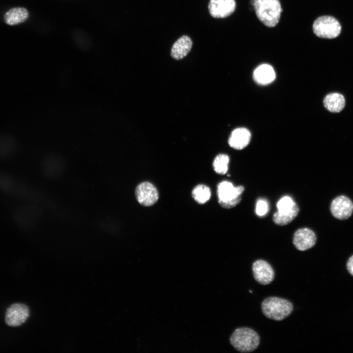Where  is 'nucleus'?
I'll use <instances>...</instances> for the list:
<instances>
[{
    "instance_id": "f257e3e1",
    "label": "nucleus",
    "mask_w": 353,
    "mask_h": 353,
    "mask_svg": "<svg viewBox=\"0 0 353 353\" xmlns=\"http://www.w3.org/2000/svg\"><path fill=\"white\" fill-rule=\"evenodd\" d=\"M256 15L265 26L273 27L278 23L282 11L279 0H251Z\"/></svg>"
},
{
    "instance_id": "9b49d317",
    "label": "nucleus",
    "mask_w": 353,
    "mask_h": 353,
    "mask_svg": "<svg viewBox=\"0 0 353 353\" xmlns=\"http://www.w3.org/2000/svg\"><path fill=\"white\" fill-rule=\"evenodd\" d=\"M235 0H210L208 10L210 15L215 18H224L235 11Z\"/></svg>"
},
{
    "instance_id": "4468645a",
    "label": "nucleus",
    "mask_w": 353,
    "mask_h": 353,
    "mask_svg": "<svg viewBox=\"0 0 353 353\" xmlns=\"http://www.w3.org/2000/svg\"><path fill=\"white\" fill-rule=\"evenodd\" d=\"M192 44V41L189 37L186 35L181 36L173 45L171 52V56L176 60L182 59L190 51Z\"/></svg>"
},
{
    "instance_id": "dca6fc26",
    "label": "nucleus",
    "mask_w": 353,
    "mask_h": 353,
    "mask_svg": "<svg viewBox=\"0 0 353 353\" xmlns=\"http://www.w3.org/2000/svg\"><path fill=\"white\" fill-rule=\"evenodd\" d=\"M28 18V12L24 7H14L7 11L4 15L6 24L15 25L25 22Z\"/></svg>"
},
{
    "instance_id": "a211bd4d",
    "label": "nucleus",
    "mask_w": 353,
    "mask_h": 353,
    "mask_svg": "<svg viewBox=\"0 0 353 353\" xmlns=\"http://www.w3.org/2000/svg\"><path fill=\"white\" fill-rule=\"evenodd\" d=\"M192 195L197 202L199 204H204L210 199L211 191L208 186L199 184L193 189Z\"/></svg>"
},
{
    "instance_id": "6ab92c4d",
    "label": "nucleus",
    "mask_w": 353,
    "mask_h": 353,
    "mask_svg": "<svg viewBox=\"0 0 353 353\" xmlns=\"http://www.w3.org/2000/svg\"><path fill=\"white\" fill-rule=\"evenodd\" d=\"M229 161V157L227 154L222 153L217 155L213 162L215 172L220 175L225 174L228 170Z\"/></svg>"
},
{
    "instance_id": "20e7f679",
    "label": "nucleus",
    "mask_w": 353,
    "mask_h": 353,
    "mask_svg": "<svg viewBox=\"0 0 353 353\" xmlns=\"http://www.w3.org/2000/svg\"><path fill=\"white\" fill-rule=\"evenodd\" d=\"M244 190L243 186L234 187L230 182H221L217 185V195L220 205L225 208L235 206L240 202Z\"/></svg>"
},
{
    "instance_id": "6e6552de",
    "label": "nucleus",
    "mask_w": 353,
    "mask_h": 353,
    "mask_svg": "<svg viewBox=\"0 0 353 353\" xmlns=\"http://www.w3.org/2000/svg\"><path fill=\"white\" fill-rule=\"evenodd\" d=\"M28 307L22 303H14L9 306L5 313V322L9 326L17 327L21 325L29 316Z\"/></svg>"
},
{
    "instance_id": "1a4fd4ad",
    "label": "nucleus",
    "mask_w": 353,
    "mask_h": 353,
    "mask_svg": "<svg viewBox=\"0 0 353 353\" xmlns=\"http://www.w3.org/2000/svg\"><path fill=\"white\" fill-rule=\"evenodd\" d=\"M252 270L255 280L261 284H269L274 279V269L265 260L258 259L255 261L252 266Z\"/></svg>"
},
{
    "instance_id": "423d86ee",
    "label": "nucleus",
    "mask_w": 353,
    "mask_h": 353,
    "mask_svg": "<svg viewBox=\"0 0 353 353\" xmlns=\"http://www.w3.org/2000/svg\"><path fill=\"white\" fill-rule=\"evenodd\" d=\"M277 211L273 216L274 223L279 226L286 225L292 221L299 213L297 204L288 196L280 199L277 203Z\"/></svg>"
},
{
    "instance_id": "412c9836",
    "label": "nucleus",
    "mask_w": 353,
    "mask_h": 353,
    "mask_svg": "<svg viewBox=\"0 0 353 353\" xmlns=\"http://www.w3.org/2000/svg\"><path fill=\"white\" fill-rule=\"evenodd\" d=\"M347 269L349 273L353 276V255L349 258L347 261Z\"/></svg>"
},
{
    "instance_id": "2eb2a0df",
    "label": "nucleus",
    "mask_w": 353,
    "mask_h": 353,
    "mask_svg": "<svg viewBox=\"0 0 353 353\" xmlns=\"http://www.w3.org/2000/svg\"><path fill=\"white\" fill-rule=\"evenodd\" d=\"M276 77V73L270 65L263 64L258 66L254 71L253 78L258 84L265 85L271 83Z\"/></svg>"
},
{
    "instance_id": "f8f14e48",
    "label": "nucleus",
    "mask_w": 353,
    "mask_h": 353,
    "mask_svg": "<svg viewBox=\"0 0 353 353\" xmlns=\"http://www.w3.org/2000/svg\"><path fill=\"white\" fill-rule=\"evenodd\" d=\"M316 236L312 230L303 228L295 232L293 242L297 249L304 251L313 247L316 244Z\"/></svg>"
},
{
    "instance_id": "ddd939ff",
    "label": "nucleus",
    "mask_w": 353,
    "mask_h": 353,
    "mask_svg": "<svg viewBox=\"0 0 353 353\" xmlns=\"http://www.w3.org/2000/svg\"><path fill=\"white\" fill-rule=\"evenodd\" d=\"M251 138L250 131L244 127L235 129L231 132L228 139V144L232 148L241 150L249 144Z\"/></svg>"
},
{
    "instance_id": "39448f33",
    "label": "nucleus",
    "mask_w": 353,
    "mask_h": 353,
    "mask_svg": "<svg viewBox=\"0 0 353 353\" xmlns=\"http://www.w3.org/2000/svg\"><path fill=\"white\" fill-rule=\"evenodd\" d=\"M312 29L314 33L318 37L333 39L340 34L341 26L334 17L324 15L317 18L314 21Z\"/></svg>"
},
{
    "instance_id": "0eeeda50",
    "label": "nucleus",
    "mask_w": 353,
    "mask_h": 353,
    "mask_svg": "<svg viewBox=\"0 0 353 353\" xmlns=\"http://www.w3.org/2000/svg\"><path fill=\"white\" fill-rule=\"evenodd\" d=\"M138 202L144 206L152 205L159 198L156 187L149 182H143L137 185L135 191Z\"/></svg>"
},
{
    "instance_id": "f3484780",
    "label": "nucleus",
    "mask_w": 353,
    "mask_h": 353,
    "mask_svg": "<svg viewBox=\"0 0 353 353\" xmlns=\"http://www.w3.org/2000/svg\"><path fill=\"white\" fill-rule=\"evenodd\" d=\"M324 105L326 108L331 112H339L345 107V98L339 93H330L324 98Z\"/></svg>"
},
{
    "instance_id": "f03ea898",
    "label": "nucleus",
    "mask_w": 353,
    "mask_h": 353,
    "mask_svg": "<svg viewBox=\"0 0 353 353\" xmlns=\"http://www.w3.org/2000/svg\"><path fill=\"white\" fill-rule=\"evenodd\" d=\"M261 309L267 318L275 321H281L291 314L293 305L286 299L270 297L262 302Z\"/></svg>"
},
{
    "instance_id": "7ed1b4c3",
    "label": "nucleus",
    "mask_w": 353,
    "mask_h": 353,
    "mask_svg": "<svg viewBox=\"0 0 353 353\" xmlns=\"http://www.w3.org/2000/svg\"><path fill=\"white\" fill-rule=\"evenodd\" d=\"M231 345L241 353H249L255 350L258 346L260 338L253 329L246 328L236 329L230 337Z\"/></svg>"
},
{
    "instance_id": "aec40b11",
    "label": "nucleus",
    "mask_w": 353,
    "mask_h": 353,
    "mask_svg": "<svg viewBox=\"0 0 353 353\" xmlns=\"http://www.w3.org/2000/svg\"><path fill=\"white\" fill-rule=\"evenodd\" d=\"M268 211L267 202L263 200L258 201L256 205L255 212L258 216L265 215Z\"/></svg>"
},
{
    "instance_id": "9d476101",
    "label": "nucleus",
    "mask_w": 353,
    "mask_h": 353,
    "mask_svg": "<svg viewBox=\"0 0 353 353\" xmlns=\"http://www.w3.org/2000/svg\"><path fill=\"white\" fill-rule=\"evenodd\" d=\"M330 211L332 215L340 220L349 218L353 212V203L347 197L339 196L331 202Z\"/></svg>"
}]
</instances>
